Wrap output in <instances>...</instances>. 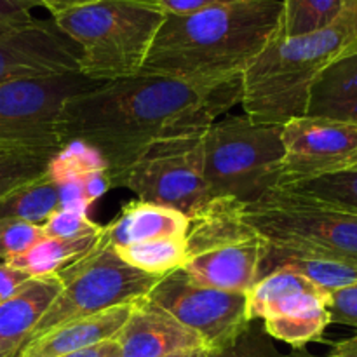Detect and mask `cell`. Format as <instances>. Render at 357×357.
Returning a JSON list of instances; mask_svg holds the SVG:
<instances>
[{
	"label": "cell",
	"instance_id": "6da1fadb",
	"mask_svg": "<svg viewBox=\"0 0 357 357\" xmlns=\"http://www.w3.org/2000/svg\"><path fill=\"white\" fill-rule=\"evenodd\" d=\"M241 100V75L195 82L136 73L70 98L56 132L61 146L77 142L100 153L112 188H121L128 171L150 145L202 135Z\"/></svg>",
	"mask_w": 357,
	"mask_h": 357
},
{
	"label": "cell",
	"instance_id": "7a4b0ae2",
	"mask_svg": "<svg viewBox=\"0 0 357 357\" xmlns=\"http://www.w3.org/2000/svg\"><path fill=\"white\" fill-rule=\"evenodd\" d=\"M282 31V0H239L166 14L139 73L209 82L230 79Z\"/></svg>",
	"mask_w": 357,
	"mask_h": 357
},
{
	"label": "cell",
	"instance_id": "3957f363",
	"mask_svg": "<svg viewBox=\"0 0 357 357\" xmlns=\"http://www.w3.org/2000/svg\"><path fill=\"white\" fill-rule=\"evenodd\" d=\"M357 51V0H347L337 20L296 37L281 33L243 70L244 114L258 122L286 124L303 117L319 77Z\"/></svg>",
	"mask_w": 357,
	"mask_h": 357
},
{
	"label": "cell",
	"instance_id": "277c9868",
	"mask_svg": "<svg viewBox=\"0 0 357 357\" xmlns=\"http://www.w3.org/2000/svg\"><path fill=\"white\" fill-rule=\"evenodd\" d=\"M52 20L79 47L80 73L108 82L139 73L166 13L157 0H96Z\"/></svg>",
	"mask_w": 357,
	"mask_h": 357
},
{
	"label": "cell",
	"instance_id": "5b68a950",
	"mask_svg": "<svg viewBox=\"0 0 357 357\" xmlns=\"http://www.w3.org/2000/svg\"><path fill=\"white\" fill-rule=\"evenodd\" d=\"M282 126L251 117L216 121L202 135V167L213 199L258 202L279 185Z\"/></svg>",
	"mask_w": 357,
	"mask_h": 357
},
{
	"label": "cell",
	"instance_id": "8992f818",
	"mask_svg": "<svg viewBox=\"0 0 357 357\" xmlns=\"http://www.w3.org/2000/svg\"><path fill=\"white\" fill-rule=\"evenodd\" d=\"M243 206L232 199H211L188 218L181 271L194 282L248 293L261 279L268 243L243 218Z\"/></svg>",
	"mask_w": 357,
	"mask_h": 357
},
{
	"label": "cell",
	"instance_id": "52a82bcc",
	"mask_svg": "<svg viewBox=\"0 0 357 357\" xmlns=\"http://www.w3.org/2000/svg\"><path fill=\"white\" fill-rule=\"evenodd\" d=\"M243 218L267 243L357 264V215L275 188L243 206Z\"/></svg>",
	"mask_w": 357,
	"mask_h": 357
},
{
	"label": "cell",
	"instance_id": "ba28073f",
	"mask_svg": "<svg viewBox=\"0 0 357 357\" xmlns=\"http://www.w3.org/2000/svg\"><path fill=\"white\" fill-rule=\"evenodd\" d=\"M58 278L63 282L61 293L35 328L31 338L70 321L132 303L149 295L162 275L146 274L126 264L101 232L93 250L61 268Z\"/></svg>",
	"mask_w": 357,
	"mask_h": 357
},
{
	"label": "cell",
	"instance_id": "9c48e42d",
	"mask_svg": "<svg viewBox=\"0 0 357 357\" xmlns=\"http://www.w3.org/2000/svg\"><path fill=\"white\" fill-rule=\"evenodd\" d=\"M202 135L150 145L128 171L122 187L135 192L138 201L173 208L190 218L213 199L202 167Z\"/></svg>",
	"mask_w": 357,
	"mask_h": 357
},
{
	"label": "cell",
	"instance_id": "30bf717a",
	"mask_svg": "<svg viewBox=\"0 0 357 357\" xmlns=\"http://www.w3.org/2000/svg\"><path fill=\"white\" fill-rule=\"evenodd\" d=\"M100 84L80 72L0 84V145L61 146L56 128L65 103Z\"/></svg>",
	"mask_w": 357,
	"mask_h": 357
},
{
	"label": "cell",
	"instance_id": "8fae6325",
	"mask_svg": "<svg viewBox=\"0 0 357 357\" xmlns=\"http://www.w3.org/2000/svg\"><path fill=\"white\" fill-rule=\"evenodd\" d=\"M146 298L195 331L208 351L229 345L251 324L246 293L201 286L181 268L162 275Z\"/></svg>",
	"mask_w": 357,
	"mask_h": 357
},
{
	"label": "cell",
	"instance_id": "7c38bea8",
	"mask_svg": "<svg viewBox=\"0 0 357 357\" xmlns=\"http://www.w3.org/2000/svg\"><path fill=\"white\" fill-rule=\"evenodd\" d=\"M282 166L278 188L357 169V124L303 115L282 124Z\"/></svg>",
	"mask_w": 357,
	"mask_h": 357
},
{
	"label": "cell",
	"instance_id": "4fadbf2b",
	"mask_svg": "<svg viewBox=\"0 0 357 357\" xmlns=\"http://www.w3.org/2000/svg\"><path fill=\"white\" fill-rule=\"evenodd\" d=\"M79 47L54 20L0 26V84L80 72Z\"/></svg>",
	"mask_w": 357,
	"mask_h": 357
},
{
	"label": "cell",
	"instance_id": "5bb4252c",
	"mask_svg": "<svg viewBox=\"0 0 357 357\" xmlns=\"http://www.w3.org/2000/svg\"><path fill=\"white\" fill-rule=\"evenodd\" d=\"M114 340L121 349V357H166L206 347L195 331L146 296L131 303L128 321Z\"/></svg>",
	"mask_w": 357,
	"mask_h": 357
},
{
	"label": "cell",
	"instance_id": "9a60e30c",
	"mask_svg": "<svg viewBox=\"0 0 357 357\" xmlns=\"http://www.w3.org/2000/svg\"><path fill=\"white\" fill-rule=\"evenodd\" d=\"M63 289L58 274L31 278L16 295L0 302V357H17Z\"/></svg>",
	"mask_w": 357,
	"mask_h": 357
},
{
	"label": "cell",
	"instance_id": "2e32d148",
	"mask_svg": "<svg viewBox=\"0 0 357 357\" xmlns=\"http://www.w3.org/2000/svg\"><path fill=\"white\" fill-rule=\"evenodd\" d=\"M131 312V303L56 326L31 338L17 357H59L114 340Z\"/></svg>",
	"mask_w": 357,
	"mask_h": 357
},
{
	"label": "cell",
	"instance_id": "e0dca14e",
	"mask_svg": "<svg viewBox=\"0 0 357 357\" xmlns=\"http://www.w3.org/2000/svg\"><path fill=\"white\" fill-rule=\"evenodd\" d=\"M246 295L251 321L295 316L316 307H328L330 300V293L291 271H274L261 278Z\"/></svg>",
	"mask_w": 357,
	"mask_h": 357
},
{
	"label": "cell",
	"instance_id": "ac0fdd59",
	"mask_svg": "<svg viewBox=\"0 0 357 357\" xmlns=\"http://www.w3.org/2000/svg\"><path fill=\"white\" fill-rule=\"evenodd\" d=\"M188 223V216L176 209L132 201L126 204L108 225H103V232L112 246L126 248L162 237H185Z\"/></svg>",
	"mask_w": 357,
	"mask_h": 357
},
{
	"label": "cell",
	"instance_id": "d6986e66",
	"mask_svg": "<svg viewBox=\"0 0 357 357\" xmlns=\"http://www.w3.org/2000/svg\"><path fill=\"white\" fill-rule=\"evenodd\" d=\"M274 271L295 272L330 295L342 288L357 284V264L268 243L261 264V278Z\"/></svg>",
	"mask_w": 357,
	"mask_h": 357
},
{
	"label": "cell",
	"instance_id": "ffe728a7",
	"mask_svg": "<svg viewBox=\"0 0 357 357\" xmlns=\"http://www.w3.org/2000/svg\"><path fill=\"white\" fill-rule=\"evenodd\" d=\"M59 206L58 183L45 171L38 180L0 197V230L13 223L42 227Z\"/></svg>",
	"mask_w": 357,
	"mask_h": 357
},
{
	"label": "cell",
	"instance_id": "44dd1931",
	"mask_svg": "<svg viewBox=\"0 0 357 357\" xmlns=\"http://www.w3.org/2000/svg\"><path fill=\"white\" fill-rule=\"evenodd\" d=\"M100 237L101 234L80 237V239H56V237L44 236L24 253L10 257L3 261L26 272L30 278L58 274L61 268L68 267L70 264L89 253Z\"/></svg>",
	"mask_w": 357,
	"mask_h": 357
},
{
	"label": "cell",
	"instance_id": "7402d4cb",
	"mask_svg": "<svg viewBox=\"0 0 357 357\" xmlns=\"http://www.w3.org/2000/svg\"><path fill=\"white\" fill-rule=\"evenodd\" d=\"M357 98V51L331 65L310 93L305 115L331 117L338 108Z\"/></svg>",
	"mask_w": 357,
	"mask_h": 357
},
{
	"label": "cell",
	"instance_id": "603a6c76",
	"mask_svg": "<svg viewBox=\"0 0 357 357\" xmlns=\"http://www.w3.org/2000/svg\"><path fill=\"white\" fill-rule=\"evenodd\" d=\"M61 146L0 145V197L38 180Z\"/></svg>",
	"mask_w": 357,
	"mask_h": 357
},
{
	"label": "cell",
	"instance_id": "cb8c5ba5",
	"mask_svg": "<svg viewBox=\"0 0 357 357\" xmlns=\"http://www.w3.org/2000/svg\"><path fill=\"white\" fill-rule=\"evenodd\" d=\"M119 257L131 267L152 275H166L181 268L187 257L185 237H162L115 248Z\"/></svg>",
	"mask_w": 357,
	"mask_h": 357
},
{
	"label": "cell",
	"instance_id": "d4e9b609",
	"mask_svg": "<svg viewBox=\"0 0 357 357\" xmlns=\"http://www.w3.org/2000/svg\"><path fill=\"white\" fill-rule=\"evenodd\" d=\"M261 323L271 338L284 342L293 349H302L307 344L319 342L323 338L324 331L330 326V314L328 307L323 305L295 316L272 317Z\"/></svg>",
	"mask_w": 357,
	"mask_h": 357
},
{
	"label": "cell",
	"instance_id": "484cf974",
	"mask_svg": "<svg viewBox=\"0 0 357 357\" xmlns=\"http://www.w3.org/2000/svg\"><path fill=\"white\" fill-rule=\"evenodd\" d=\"M347 0H282V35L296 37L337 20Z\"/></svg>",
	"mask_w": 357,
	"mask_h": 357
},
{
	"label": "cell",
	"instance_id": "4316f807",
	"mask_svg": "<svg viewBox=\"0 0 357 357\" xmlns=\"http://www.w3.org/2000/svg\"><path fill=\"white\" fill-rule=\"evenodd\" d=\"M282 190H289L293 194L357 215V169L317 178L305 183L286 187Z\"/></svg>",
	"mask_w": 357,
	"mask_h": 357
},
{
	"label": "cell",
	"instance_id": "83f0119b",
	"mask_svg": "<svg viewBox=\"0 0 357 357\" xmlns=\"http://www.w3.org/2000/svg\"><path fill=\"white\" fill-rule=\"evenodd\" d=\"M208 357H284L275 347L274 338L265 331L261 321H251L250 326L229 345L209 351Z\"/></svg>",
	"mask_w": 357,
	"mask_h": 357
},
{
	"label": "cell",
	"instance_id": "f1b7e54d",
	"mask_svg": "<svg viewBox=\"0 0 357 357\" xmlns=\"http://www.w3.org/2000/svg\"><path fill=\"white\" fill-rule=\"evenodd\" d=\"M42 230L47 237H56V239H80V237L101 234L103 225L94 223L86 211L58 208L45 220Z\"/></svg>",
	"mask_w": 357,
	"mask_h": 357
},
{
	"label": "cell",
	"instance_id": "f546056e",
	"mask_svg": "<svg viewBox=\"0 0 357 357\" xmlns=\"http://www.w3.org/2000/svg\"><path fill=\"white\" fill-rule=\"evenodd\" d=\"M40 225L31 223H13L0 230V260L24 253L28 248L33 246L37 241L44 237Z\"/></svg>",
	"mask_w": 357,
	"mask_h": 357
},
{
	"label": "cell",
	"instance_id": "4dcf8cb0",
	"mask_svg": "<svg viewBox=\"0 0 357 357\" xmlns=\"http://www.w3.org/2000/svg\"><path fill=\"white\" fill-rule=\"evenodd\" d=\"M330 324H344L357 330V284L333 291L328 300Z\"/></svg>",
	"mask_w": 357,
	"mask_h": 357
},
{
	"label": "cell",
	"instance_id": "1f68e13d",
	"mask_svg": "<svg viewBox=\"0 0 357 357\" xmlns=\"http://www.w3.org/2000/svg\"><path fill=\"white\" fill-rule=\"evenodd\" d=\"M40 7L35 0H0V26L33 20L31 10Z\"/></svg>",
	"mask_w": 357,
	"mask_h": 357
},
{
	"label": "cell",
	"instance_id": "d6a6232c",
	"mask_svg": "<svg viewBox=\"0 0 357 357\" xmlns=\"http://www.w3.org/2000/svg\"><path fill=\"white\" fill-rule=\"evenodd\" d=\"M239 2V0H157L162 10L166 14H176V16H183V14H194L199 10L209 9V7L225 6V3Z\"/></svg>",
	"mask_w": 357,
	"mask_h": 357
},
{
	"label": "cell",
	"instance_id": "836d02e7",
	"mask_svg": "<svg viewBox=\"0 0 357 357\" xmlns=\"http://www.w3.org/2000/svg\"><path fill=\"white\" fill-rule=\"evenodd\" d=\"M30 279L26 272L13 267L7 261H0V302L16 295Z\"/></svg>",
	"mask_w": 357,
	"mask_h": 357
},
{
	"label": "cell",
	"instance_id": "e575fe53",
	"mask_svg": "<svg viewBox=\"0 0 357 357\" xmlns=\"http://www.w3.org/2000/svg\"><path fill=\"white\" fill-rule=\"evenodd\" d=\"M59 357H121V349L115 340L103 342V344H98L94 347L84 349V351L72 352V354H65Z\"/></svg>",
	"mask_w": 357,
	"mask_h": 357
},
{
	"label": "cell",
	"instance_id": "d590c367",
	"mask_svg": "<svg viewBox=\"0 0 357 357\" xmlns=\"http://www.w3.org/2000/svg\"><path fill=\"white\" fill-rule=\"evenodd\" d=\"M35 2L40 7H45L52 16H58V14L72 10L75 7H82L86 3L96 2V0H35Z\"/></svg>",
	"mask_w": 357,
	"mask_h": 357
},
{
	"label": "cell",
	"instance_id": "8d00e7d4",
	"mask_svg": "<svg viewBox=\"0 0 357 357\" xmlns=\"http://www.w3.org/2000/svg\"><path fill=\"white\" fill-rule=\"evenodd\" d=\"M326 357H357V333L354 337L337 342Z\"/></svg>",
	"mask_w": 357,
	"mask_h": 357
},
{
	"label": "cell",
	"instance_id": "74e56055",
	"mask_svg": "<svg viewBox=\"0 0 357 357\" xmlns=\"http://www.w3.org/2000/svg\"><path fill=\"white\" fill-rule=\"evenodd\" d=\"M330 119H338V121H347V122H354V124H357V98L356 100H352L351 103L338 108Z\"/></svg>",
	"mask_w": 357,
	"mask_h": 357
},
{
	"label": "cell",
	"instance_id": "f35d334b",
	"mask_svg": "<svg viewBox=\"0 0 357 357\" xmlns=\"http://www.w3.org/2000/svg\"><path fill=\"white\" fill-rule=\"evenodd\" d=\"M209 351L206 347L202 349H192V351H183V352H176V354H171L166 357H208Z\"/></svg>",
	"mask_w": 357,
	"mask_h": 357
},
{
	"label": "cell",
	"instance_id": "ab89813d",
	"mask_svg": "<svg viewBox=\"0 0 357 357\" xmlns=\"http://www.w3.org/2000/svg\"><path fill=\"white\" fill-rule=\"evenodd\" d=\"M284 357H321V356L312 354V352L307 351L305 347H302V349H293L289 354H284Z\"/></svg>",
	"mask_w": 357,
	"mask_h": 357
}]
</instances>
